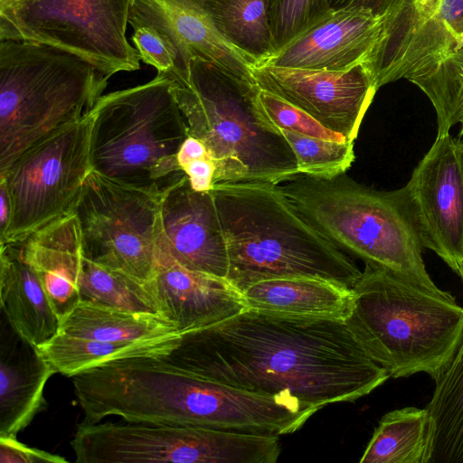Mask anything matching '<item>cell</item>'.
I'll use <instances>...</instances> for the list:
<instances>
[{"label": "cell", "instance_id": "cell-1", "mask_svg": "<svg viewBox=\"0 0 463 463\" xmlns=\"http://www.w3.org/2000/svg\"><path fill=\"white\" fill-rule=\"evenodd\" d=\"M160 358L201 378L292 402L310 417L389 378L345 319L250 308L181 334Z\"/></svg>", "mask_w": 463, "mask_h": 463}, {"label": "cell", "instance_id": "cell-2", "mask_svg": "<svg viewBox=\"0 0 463 463\" xmlns=\"http://www.w3.org/2000/svg\"><path fill=\"white\" fill-rule=\"evenodd\" d=\"M225 239L226 279L242 292L279 278H312L353 288L355 263L271 183H217L210 191Z\"/></svg>", "mask_w": 463, "mask_h": 463}, {"label": "cell", "instance_id": "cell-3", "mask_svg": "<svg viewBox=\"0 0 463 463\" xmlns=\"http://www.w3.org/2000/svg\"><path fill=\"white\" fill-rule=\"evenodd\" d=\"M170 90L189 136L203 143L215 165L214 184H280L298 174L294 152L261 108L254 79L196 58Z\"/></svg>", "mask_w": 463, "mask_h": 463}, {"label": "cell", "instance_id": "cell-4", "mask_svg": "<svg viewBox=\"0 0 463 463\" xmlns=\"http://www.w3.org/2000/svg\"><path fill=\"white\" fill-rule=\"evenodd\" d=\"M346 322L389 377L425 373L434 381L451 362L463 336V307L392 270L365 263L352 288Z\"/></svg>", "mask_w": 463, "mask_h": 463}, {"label": "cell", "instance_id": "cell-5", "mask_svg": "<svg viewBox=\"0 0 463 463\" xmlns=\"http://www.w3.org/2000/svg\"><path fill=\"white\" fill-rule=\"evenodd\" d=\"M300 213L342 250L383 267L439 295L403 187L379 191L344 174L320 178L298 174L279 184Z\"/></svg>", "mask_w": 463, "mask_h": 463}, {"label": "cell", "instance_id": "cell-6", "mask_svg": "<svg viewBox=\"0 0 463 463\" xmlns=\"http://www.w3.org/2000/svg\"><path fill=\"white\" fill-rule=\"evenodd\" d=\"M109 79L66 50L0 41V171L41 139L89 115Z\"/></svg>", "mask_w": 463, "mask_h": 463}, {"label": "cell", "instance_id": "cell-7", "mask_svg": "<svg viewBox=\"0 0 463 463\" xmlns=\"http://www.w3.org/2000/svg\"><path fill=\"white\" fill-rule=\"evenodd\" d=\"M165 74L102 95L93 116L92 170L121 184L163 193L185 176L177 155L189 136Z\"/></svg>", "mask_w": 463, "mask_h": 463}, {"label": "cell", "instance_id": "cell-8", "mask_svg": "<svg viewBox=\"0 0 463 463\" xmlns=\"http://www.w3.org/2000/svg\"><path fill=\"white\" fill-rule=\"evenodd\" d=\"M78 463H275L278 435L129 421L78 425L71 441Z\"/></svg>", "mask_w": 463, "mask_h": 463}, {"label": "cell", "instance_id": "cell-9", "mask_svg": "<svg viewBox=\"0 0 463 463\" xmlns=\"http://www.w3.org/2000/svg\"><path fill=\"white\" fill-rule=\"evenodd\" d=\"M92 123L90 112L41 139L0 171V188L6 193L10 205L0 242H21L74 212L92 171Z\"/></svg>", "mask_w": 463, "mask_h": 463}, {"label": "cell", "instance_id": "cell-10", "mask_svg": "<svg viewBox=\"0 0 463 463\" xmlns=\"http://www.w3.org/2000/svg\"><path fill=\"white\" fill-rule=\"evenodd\" d=\"M131 0H0V41L50 44L110 78L140 69L127 38Z\"/></svg>", "mask_w": 463, "mask_h": 463}, {"label": "cell", "instance_id": "cell-11", "mask_svg": "<svg viewBox=\"0 0 463 463\" xmlns=\"http://www.w3.org/2000/svg\"><path fill=\"white\" fill-rule=\"evenodd\" d=\"M162 194L92 170L74 210L84 258L144 284L152 281L163 236Z\"/></svg>", "mask_w": 463, "mask_h": 463}, {"label": "cell", "instance_id": "cell-12", "mask_svg": "<svg viewBox=\"0 0 463 463\" xmlns=\"http://www.w3.org/2000/svg\"><path fill=\"white\" fill-rule=\"evenodd\" d=\"M463 46V0H402L364 62L380 87L414 83Z\"/></svg>", "mask_w": 463, "mask_h": 463}, {"label": "cell", "instance_id": "cell-13", "mask_svg": "<svg viewBox=\"0 0 463 463\" xmlns=\"http://www.w3.org/2000/svg\"><path fill=\"white\" fill-rule=\"evenodd\" d=\"M403 188L423 247L463 281V140L437 136Z\"/></svg>", "mask_w": 463, "mask_h": 463}, {"label": "cell", "instance_id": "cell-14", "mask_svg": "<svg viewBox=\"0 0 463 463\" xmlns=\"http://www.w3.org/2000/svg\"><path fill=\"white\" fill-rule=\"evenodd\" d=\"M251 73L261 90L302 109L351 142L378 90L364 63L345 71L262 64L254 66Z\"/></svg>", "mask_w": 463, "mask_h": 463}, {"label": "cell", "instance_id": "cell-15", "mask_svg": "<svg viewBox=\"0 0 463 463\" xmlns=\"http://www.w3.org/2000/svg\"><path fill=\"white\" fill-rule=\"evenodd\" d=\"M128 24L147 27L164 42L174 63L170 80L186 78L190 61L196 58L254 79L256 62L225 38L212 0H131Z\"/></svg>", "mask_w": 463, "mask_h": 463}, {"label": "cell", "instance_id": "cell-16", "mask_svg": "<svg viewBox=\"0 0 463 463\" xmlns=\"http://www.w3.org/2000/svg\"><path fill=\"white\" fill-rule=\"evenodd\" d=\"M160 246L183 267L220 279L229 260L211 192H197L187 175L163 192Z\"/></svg>", "mask_w": 463, "mask_h": 463}, {"label": "cell", "instance_id": "cell-17", "mask_svg": "<svg viewBox=\"0 0 463 463\" xmlns=\"http://www.w3.org/2000/svg\"><path fill=\"white\" fill-rule=\"evenodd\" d=\"M158 314L181 334L207 327L247 309L227 279L183 267L159 245L155 278L146 284Z\"/></svg>", "mask_w": 463, "mask_h": 463}, {"label": "cell", "instance_id": "cell-18", "mask_svg": "<svg viewBox=\"0 0 463 463\" xmlns=\"http://www.w3.org/2000/svg\"><path fill=\"white\" fill-rule=\"evenodd\" d=\"M383 19L360 10H330L263 63L345 71L364 63L378 42Z\"/></svg>", "mask_w": 463, "mask_h": 463}, {"label": "cell", "instance_id": "cell-19", "mask_svg": "<svg viewBox=\"0 0 463 463\" xmlns=\"http://www.w3.org/2000/svg\"><path fill=\"white\" fill-rule=\"evenodd\" d=\"M54 373L40 348L19 335L2 314L0 437H16L45 410L43 390Z\"/></svg>", "mask_w": 463, "mask_h": 463}, {"label": "cell", "instance_id": "cell-20", "mask_svg": "<svg viewBox=\"0 0 463 463\" xmlns=\"http://www.w3.org/2000/svg\"><path fill=\"white\" fill-rule=\"evenodd\" d=\"M21 246L61 323L81 301L78 283L83 251L75 213L37 230Z\"/></svg>", "mask_w": 463, "mask_h": 463}, {"label": "cell", "instance_id": "cell-21", "mask_svg": "<svg viewBox=\"0 0 463 463\" xmlns=\"http://www.w3.org/2000/svg\"><path fill=\"white\" fill-rule=\"evenodd\" d=\"M2 314L14 329L37 347L61 330L41 280L25 260L21 242L2 243L0 252Z\"/></svg>", "mask_w": 463, "mask_h": 463}, {"label": "cell", "instance_id": "cell-22", "mask_svg": "<svg viewBox=\"0 0 463 463\" xmlns=\"http://www.w3.org/2000/svg\"><path fill=\"white\" fill-rule=\"evenodd\" d=\"M241 293L247 308L285 315L346 319L353 303L351 288L312 278L261 280Z\"/></svg>", "mask_w": 463, "mask_h": 463}, {"label": "cell", "instance_id": "cell-23", "mask_svg": "<svg viewBox=\"0 0 463 463\" xmlns=\"http://www.w3.org/2000/svg\"><path fill=\"white\" fill-rule=\"evenodd\" d=\"M61 332L107 342L163 341L180 336L168 320L156 314L122 310L80 301L61 323Z\"/></svg>", "mask_w": 463, "mask_h": 463}, {"label": "cell", "instance_id": "cell-24", "mask_svg": "<svg viewBox=\"0 0 463 463\" xmlns=\"http://www.w3.org/2000/svg\"><path fill=\"white\" fill-rule=\"evenodd\" d=\"M426 406L430 419L428 463H463V336Z\"/></svg>", "mask_w": 463, "mask_h": 463}, {"label": "cell", "instance_id": "cell-25", "mask_svg": "<svg viewBox=\"0 0 463 463\" xmlns=\"http://www.w3.org/2000/svg\"><path fill=\"white\" fill-rule=\"evenodd\" d=\"M178 338L118 343L75 336L60 331L39 348L57 373L72 377L112 361L142 356L163 357L174 348Z\"/></svg>", "mask_w": 463, "mask_h": 463}, {"label": "cell", "instance_id": "cell-26", "mask_svg": "<svg viewBox=\"0 0 463 463\" xmlns=\"http://www.w3.org/2000/svg\"><path fill=\"white\" fill-rule=\"evenodd\" d=\"M430 419L426 408L405 407L384 414L361 463H428Z\"/></svg>", "mask_w": 463, "mask_h": 463}, {"label": "cell", "instance_id": "cell-27", "mask_svg": "<svg viewBox=\"0 0 463 463\" xmlns=\"http://www.w3.org/2000/svg\"><path fill=\"white\" fill-rule=\"evenodd\" d=\"M217 24L225 38L256 65L274 52L272 0H212Z\"/></svg>", "mask_w": 463, "mask_h": 463}, {"label": "cell", "instance_id": "cell-28", "mask_svg": "<svg viewBox=\"0 0 463 463\" xmlns=\"http://www.w3.org/2000/svg\"><path fill=\"white\" fill-rule=\"evenodd\" d=\"M78 286L81 301L159 315L146 284L119 271L99 266L84 256Z\"/></svg>", "mask_w": 463, "mask_h": 463}, {"label": "cell", "instance_id": "cell-29", "mask_svg": "<svg viewBox=\"0 0 463 463\" xmlns=\"http://www.w3.org/2000/svg\"><path fill=\"white\" fill-rule=\"evenodd\" d=\"M280 131L296 156L298 174L333 178L345 174L354 160V142L321 139L283 128Z\"/></svg>", "mask_w": 463, "mask_h": 463}, {"label": "cell", "instance_id": "cell-30", "mask_svg": "<svg viewBox=\"0 0 463 463\" xmlns=\"http://www.w3.org/2000/svg\"><path fill=\"white\" fill-rule=\"evenodd\" d=\"M330 10L329 0H272L271 29L275 52Z\"/></svg>", "mask_w": 463, "mask_h": 463}, {"label": "cell", "instance_id": "cell-31", "mask_svg": "<svg viewBox=\"0 0 463 463\" xmlns=\"http://www.w3.org/2000/svg\"><path fill=\"white\" fill-rule=\"evenodd\" d=\"M259 99L269 121L279 129H288L321 139L348 141L344 136L326 128L302 109L269 91L260 89Z\"/></svg>", "mask_w": 463, "mask_h": 463}, {"label": "cell", "instance_id": "cell-32", "mask_svg": "<svg viewBox=\"0 0 463 463\" xmlns=\"http://www.w3.org/2000/svg\"><path fill=\"white\" fill-rule=\"evenodd\" d=\"M132 42L140 61L154 67L157 73L170 75L174 71L172 57L161 38L151 29L133 27Z\"/></svg>", "mask_w": 463, "mask_h": 463}, {"label": "cell", "instance_id": "cell-33", "mask_svg": "<svg viewBox=\"0 0 463 463\" xmlns=\"http://www.w3.org/2000/svg\"><path fill=\"white\" fill-rule=\"evenodd\" d=\"M66 458L45 450L31 448L16 437H0V463H64Z\"/></svg>", "mask_w": 463, "mask_h": 463}, {"label": "cell", "instance_id": "cell-34", "mask_svg": "<svg viewBox=\"0 0 463 463\" xmlns=\"http://www.w3.org/2000/svg\"><path fill=\"white\" fill-rule=\"evenodd\" d=\"M188 177L191 187L197 192H210L214 185L215 165L210 156L205 155L191 159L181 165Z\"/></svg>", "mask_w": 463, "mask_h": 463}, {"label": "cell", "instance_id": "cell-35", "mask_svg": "<svg viewBox=\"0 0 463 463\" xmlns=\"http://www.w3.org/2000/svg\"><path fill=\"white\" fill-rule=\"evenodd\" d=\"M402 0H329L332 10L365 11L376 18H383L393 11Z\"/></svg>", "mask_w": 463, "mask_h": 463}, {"label": "cell", "instance_id": "cell-36", "mask_svg": "<svg viewBox=\"0 0 463 463\" xmlns=\"http://www.w3.org/2000/svg\"><path fill=\"white\" fill-rule=\"evenodd\" d=\"M460 134L463 135V124L461 125V131Z\"/></svg>", "mask_w": 463, "mask_h": 463}]
</instances>
